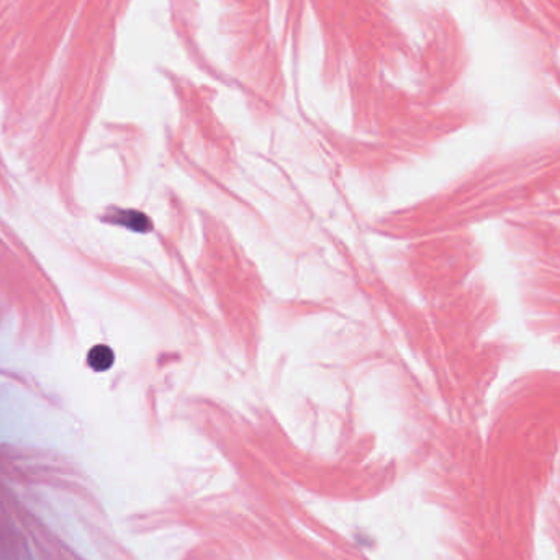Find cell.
<instances>
[{
  "label": "cell",
  "instance_id": "1",
  "mask_svg": "<svg viewBox=\"0 0 560 560\" xmlns=\"http://www.w3.org/2000/svg\"><path fill=\"white\" fill-rule=\"evenodd\" d=\"M451 206L463 226L560 217V140L492 151L467 173Z\"/></svg>",
  "mask_w": 560,
  "mask_h": 560
},
{
  "label": "cell",
  "instance_id": "2",
  "mask_svg": "<svg viewBox=\"0 0 560 560\" xmlns=\"http://www.w3.org/2000/svg\"><path fill=\"white\" fill-rule=\"evenodd\" d=\"M526 329L560 351V217L499 223Z\"/></svg>",
  "mask_w": 560,
  "mask_h": 560
}]
</instances>
